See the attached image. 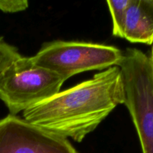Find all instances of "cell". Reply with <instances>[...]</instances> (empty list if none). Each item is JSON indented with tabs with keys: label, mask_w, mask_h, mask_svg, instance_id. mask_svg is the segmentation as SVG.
Wrapping results in <instances>:
<instances>
[{
	"label": "cell",
	"mask_w": 153,
	"mask_h": 153,
	"mask_svg": "<svg viewBox=\"0 0 153 153\" xmlns=\"http://www.w3.org/2000/svg\"><path fill=\"white\" fill-rule=\"evenodd\" d=\"M124 101L122 74L115 66L29 108L22 117L46 131L80 143Z\"/></svg>",
	"instance_id": "obj_1"
},
{
	"label": "cell",
	"mask_w": 153,
	"mask_h": 153,
	"mask_svg": "<svg viewBox=\"0 0 153 153\" xmlns=\"http://www.w3.org/2000/svg\"><path fill=\"white\" fill-rule=\"evenodd\" d=\"M64 79L38 65L32 57H20L0 75V100L16 116L60 92Z\"/></svg>",
	"instance_id": "obj_2"
},
{
	"label": "cell",
	"mask_w": 153,
	"mask_h": 153,
	"mask_svg": "<svg viewBox=\"0 0 153 153\" xmlns=\"http://www.w3.org/2000/svg\"><path fill=\"white\" fill-rule=\"evenodd\" d=\"M122 74L127 107L136 128L142 153H153V76L149 57L128 48L118 65Z\"/></svg>",
	"instance_id": "obj_3"
},
{
	"label": "cell",
	"mask_w": 153,
	"mask_h": 153,
	"mask_svg": "<svg viewBox=\"0 0 153 153\" xmlns=\"http://www.w3.org/2000/svg\"><path fill=\"white\" fill-rule=\"evenodd\" d=\"M32 58L36 64L57 73L66 81L89 70L118 67L123 52L115 46L100 43L56 40L46 43Z\"/></svg>",
	"instance_id": "obj_4"
},
{
	"label": "cell",
	"mask_w": 153,
	"mask_h": 153,
	"mask_svg": "<svg viewBox=\"0 0 153 153\" xmlns=\"http://www.w3.org/2000/svg\"><path fill=\"white\" fill-rule=\"evenodd\" d=\"M0 153L78 152L67 138L9 114L0 120Z\"/></svg>",
	"instance_id": "obj_5"
},
{
	"label": "cell",
	"mask_w": 153,
	"mask_h": 153,
	"mask_svg": "<svg viewBox=\"0 0 153 153\" xmlns=\"http://www.w3.org/2000/svg\"><path fill=\"white\" fill-rule=\"evenodd\" d=\"M123 38L130 43L153 44V0H130Z\"/></svg>",
	"instance_id": "obj_6"
},
{
	"label": "cell",
	"mask_w": 153,
	"mask_h": 153,
	"mask_svg": "<svg viewBox=\"0 0 153 153\" xmlns=\"http://www.w3.org/2000/svg\"><path fill=\"white\" fill-rule=\"evenodd\" d=\"M130 0L106 1L112 22V34L115 37H124L127 11Z\"/></svg>",
	"instance_id": "obj_7"
},
{
	"label": "cell",
	"mask_w": 153,
	"mask_h": 153,
	"mask_svg": "<svg viewBox=\"0 0 153 153\" xmlns=\"http://www.w3.org/2000/svg\"><path fill=\"white\" fill-rule=\"evenodd\" d=\"M22 57L17 48L9 44L0 37V75L14 61Z\"/></svg>",
	"instance_id": "obj_8"
},
{
	"label": "cell",
	"mask_w": 153,
	"mask_h": 153,
	"mask_svg": "<svg viewBox=\"0 0 153 153\" xmlns=\"http://www.w3.org/2000/svg\"><path fill=\"white\" fill-rule=\"evenodd\" d=\"M26 0H0V10L4 13H17L28 8Z\"/></svg>",
	"instance_id": "obj_9"
},
{
	"label": "cell",
	"mask_w": 153,
	"mask_h": 153,
	"mask_svg": "<svg viewBox=\"0 0 153 153\" xmlns=\"http://www.w3.org/2000/svg\"><path fill=\"white\" fill-rule=\"evenodd\" d=\"M149 59H150V63H151L152 71V76H153V44H152V48L151 55H150L149 57Z\"/></svg>",
	"instance_id": "obj_10"
}]
</instances>
